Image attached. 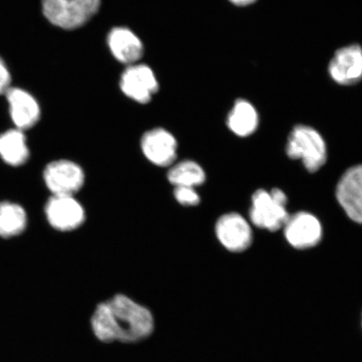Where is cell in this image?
Wrapping results in <instances>:
<instances>
[{
	"label": "cell",
	"instance_id": "cell-1",
	"mask_svg": "<svg viewBox=\"0 0 362 362\" xmlns=\"http://www.w3.org/2000/svg\"><path fill=\"white\" fill-rule=\"evenodd\" d=\"M90 327L99 341L137 343L151 336L155 319L147 307L119 293L98 305Z\"/></svg>",
	"mask_w": 362,
	"mask_h": 362
},
{
	"label": "cell",
	"instance_id": "cell-2",
	"mask_svg": "<svg viewBox=\"0 0 362 362\" xmlns=\"http://www.w3.org/2000/svg\"><path fill=\"white\" fill-rule=\"evenodd\" d=\"M286 153L293 160H301L308 171L316 172L327 162L325 140L315 129L305 125L294 127L289 134Z\"/></svg>",
	"mask_w": 362,
	"mask_h": 362
},
{
	"label": "cell",
	"instance_id": "cell-3",
	"mask_svg": "<svg viewBox=\"0 0 362 362\" xmlns=\"http://www.w3.org/2000/svg\"><path fill=\"white\" fill-rule=\"evenodd\" d=\"M288 198L281 189L275 188L270 192L259 189L253 194L250 219L257 228L270 232L284 228L289 217L286 209Z\"/></svg>",
	"mask_w": 362,
	"mask_h": 362
},
{
	"label": "cell",
	"instance_id": "cell-4",
	"mask_svg": "<svg viewBox=\"0 0 362 362\" xmlns=\"http://www.w3.org/2000/svg\"><path fill=\"white\" fill-rule=\"evenodd\" d=\"M100 4L101 0H42V11L52 25L74 30L86 24Z\"/></svg>",
	"mask_w": 362,
	"mask_h": 362
},
{
	"label": "cell",
	"instance_id": "cell-5",
	"mask_svg": "<svg viewBox=\"0 0 362 362\" xmlns=\"http://www.w3.org/2000/svg\"><path fill=\"white\" fill-rule=\"evenodd\" d=\"M43 180L52 196L74 197L83 187L85 174L76 163L58 160L45 167Z\"/></svg>",
	"mask_w": 362,
	"mask_h": 362
},
{
	"label": "cell",
	"instance_id": "cell-6",
	"mask_svg": "<svg viewBox=\"0 0 362 362\" xmlns=\"http://www.w3.org/2000/svg\"><path fill=\"white\" fill-rule=\"evenodd\" d=\"M45 214L52 228L60 232L78 229L86 219L83 206L71 196H52L45 205Z\"/></svg>",
	"mask_w": 362,
	"mask_h": 362
},
{
	"label": "cell",
	"instance_id": "cell-7",
	"mask_svg": "<svg viewBox=\"0 0 362 362\" xmlns=\"http://www.w3.org/2000/svg\"><path fill=\"white\" fill-rule=\"evenodd\" d=\"M284 229L288 243L298 249L313 247L322 238V226L320 221L305 211L289 216Z\"/></svg>",
	"mask_w": 362,
	"mask_h": 362
},
{
	"label": "cell",
	"instance_id": "cell-8",
	"mask_svg": "<svg viewBox=\"0 0 362 362\" xmlns=\"http://www.w3.org/2000/svg\"><path fill=\"white\" fill-rule=\"evenodd\" d=\"M141 148L149 162L158 167L174 165L178 144L175 136L162 128L148 131L141 139Z\"/></svg>",
	"mask_w": 362,
	"mask_h": 362
},
{
	"label": "cell",
	"instance_id": "cell-9",
	"mask_svg": "<svg viewBox=\"0 0 362 362\" xmlns=\"http://www.w3.org/2000/svg\"><path fill=\"white\" fill-rule=\"evenodd\" d=\"M337 198L346 215L362 224V165L347 170L339 180Z\"/></svg>",
	"mask_w": 362,
	"mask_h": 362
},
{
	"label": "cell",
	"instance_id": "cell-10",
	"mask_svg": "<svg viewBox=\"0 0 362 362\" xmlns=\"http://www.w3.org/2000/svg\"><path fill=\"white\" fill-rule=\"evenodd\" d=\"M216 234L223 246L233 252L246 250L252 241L250 225L238 214L221 216L216 224Z\"/></svg>",
	"mask_w": 362,
	"mask_h": 362
},
{
	"label": "cell",
	"instance_id": "cell-11",
	"mask_svg": "<svg viewBox=\"0 0 362 362\" xmlns=\"http://www.w3.org/2000/svg\"><path fill=\"white\" fill-rule=\"evenodd\" d=\"M120 87L127 97L139 103H148L157 93L158 84L148 66L131 65L122 75Z\"/></svg>",
	"mask_w": 362,
	"mask_h": 362
},
{
	"label": "cell",
	"instance_id": "cell-12",
	"mask_svg": "<svg viewBox=\"0 0 362 362\" xmlns=\"http://www.w3.org/2000/svg\"><path fill=\"white\" fill-rule=\"evenodd\" d=\"M6 95L15 128L22 131L33 128L42 115L40 104L33 95L18 88H11Z\"/></svg>",
	"mask_w": 362,
	"mask_h": 362
},
{
	"label": "cell",
	"instance_id": "cell-13",
	"mask_svg": "<svg viewBox=\"0 0 362 362\" xmlns=\"http://www.w3.org/2000/svg\"><path fill=\"white\" fill-rule=\"evenodd\" d=\"M329 71L334 81L352 85L362 78V49L352 45L339 49L329 63Z\"/></svg>",
	"mask_w": 362,
	"mask_h": 362
},
{
	"label": "cell",
	"instance_id": "cell-14",
	"mask_svg": "<svg viewBox=\"0 0 362 362\" xmlns=\"http://www.w3.org/2000/svg\"><path fill=\"white\" fill-rule=\"evenodd\" d=\"M112 55L124 64L133 65L143 56L141 40L132 31L124 27L112 29L107 37Z\"/></svg>",
	"mask_w": 362,
	"mask_h": 362
},
{
	"label": "cell",
	"instance_id": "cell-15",
	"mask_svg": "<svg viewBox=\"0 0 362 362\" xmlns=\"http://www.w3.org/2000/svg\"><path fill=\"white\" fill-rule=\"evenodd\" d=\"M30 156L25 131L13 129L0 134V158L8 165L20 167Z\"/></svg>",
	"mask_w": 362,
	"mask_h": 362
},
{
	"label": "cell",
	"instance_id": "cell-16",
	"mask_svg": "<svg viewBox=\"0 0 362 362\" xmlns=\"http://www.w3.org/2000/svg\"><path fill=\"white\" fill-rule=\"evenodd\" d=\"M28 224V215L20 204L0 202V238H12L25 232Z\"/></svg>",
	"mask_w": 362,
	"mask_h": 362
},
{
	"label": "cell",
	"instance_id": "cell-17",
	"mask_svg": "<svg viewBox=\"0 0 362 362\" xmlns=\"http://www.w3.org/2000/svg\"><path fill=\"white\" fill-rule=\"evenodd\" d=\"M259 124V116L250 103L238 100L230 112L228 128L240 137H247L255 133Z\"/></svg>",
	"mask_w": 362,
	"mask_h": 362
},
{
	"label": "cell",
	"instance_id": "cell-18",
	"mask_svg": "<svg viewBox=\"0 0 362 362\" xmlns=\"http://www.w3.org/2000/svg\"><path fill=\"white\" fill-rule=\"evenodd\" d=\"M168 180L175 187L196 188L205 182L206 173L197 162L184 160L171 165Z\"/></svg>",
	"mask_w": 362,
	"mask_h": 362
},
{
	"label": "cell",
	"instance_id": "cell-19",
	"mask_svg": "<svg viewBox=\"0 0 362 362\" xmlns=\"http://www.w3.org/2000/svg\"><path fill=\"white\" fill-rule=\"evenodd\" d=\"M174 197L175 200L184 206H196L201 202L196 188L192 187H175Z\"/></svg>",
	"mask_w": 362,
	"mask_h": 362
},
{
	"label": "cell",
	"instance_id": "cell-20",
	"mask_svg": "<svg viewBox=\"0 0 362 362\" xmlns=\"http://www.w3.org/2000/svg\"><path fill=\"white\" fill-rule=\"evenodd\" d=\"M11 72L3 59L0 57V94H6L8 90L11 88Z\"/></svg>",
	"mask_w": 362,
	"mask_h": 362
},
{
	"label": "cell",
	"instance_id": "cell-21",
	"mask_svg": "<svg viewBox=\"0 0 362 362\" xmlns=\"http://www.w3.org/2000/svg\"><path fill=\"white\" fill-rule=\"evenodd\" d=\"M230 1L238 6H248V4L255 2L256 0H230Z\"/></svg>",
	"mask_w": 362,
	"mask_h": 362
}]
</instances>
